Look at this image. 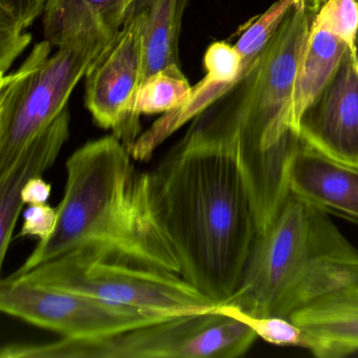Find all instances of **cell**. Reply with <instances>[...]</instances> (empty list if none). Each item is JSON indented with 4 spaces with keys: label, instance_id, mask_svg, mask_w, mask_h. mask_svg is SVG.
<instances>
[{
    "label": "cell",
    "instance_id": "6da1fadb",
    "mask_svg": "<svg viewBox=\"0 0 358 358\" xmlns=\"http://www.w3.org/2000/svg\"><path fill=\"white\" fill-rule=\"evenodd\" d=\"M148 173L181 275L217 305L227 303L259 234L234 138L207 108Z\"/></svg>",
    "mask_w": 358,
    "mask_h": 358
},
{
    "label": "cell",
    "instance_id": "7a4b0ae2",
    "mask_svg": "<svg viewBox=\"0 0 358 358\" xmlns=\"http://www.w3.org/2000/svg\"><path fill=\"white\" fill-rule=\"evenodd\" d=\"M134 161L114 135L73 152L55 230L10 276L85 245L110 247L142 265L181 274L179 257L152 207L150 173L138 171Z\"/></svg>",
    "mask_w": 358,
    "mask_h": 358
},
{
    "label": "cell",
    "instance_id": "3957f363",
    "mask_svg": "<svg viewBox=\"0 0 358 358\" xmlns=\"http://www.w3.org/2000/svg\"><path fill=\"white\" fill-rule=\"evenodd\" d=\"M315 13L299 0L244 75L209 106L238 150L259 234L289 196L287 171L303 145L292 117L297 70Z\"/></svg>",
    "mask_w": 358,
    "mask_h": 358
},
{
    "label": "cell",
    "instance_id": "277c9868",
    "mask_svg": "<svg viewBox=\"0 0 358 358\" xmlns=\"http://www.w3.org/2000/svg\"><path fill=\"white\" fill-rule=\"evenodd\" d=\"M358 285V250L328 213L289 194L257 234L240 286L227 305L289 318L334 291Z\"/></svg>",
    "mask_w": 358,
    "mask_h": 358
},
{
    "label": "cell",
    "instance_id": "5b68a950",
    "mask_svg": "<svg viewBox=\"0 0 358 358\" xmlns=\"http://www.w3.org/2000/svg\"><path fill=\"white\" fill-rule=\"evenodd\" d=\"M8 280L68 291L167 316L215 311L219 305L181 274L142 265L110 247L85 245Z\"/></svg>",
    "mask_w": 358,
    "mask_h": 358
},
{
    "label": "cell",
    "instance_id": "8992f818",
    "mask_svg": "<svg viewBox=\"0 0 358 358\" xmlns=\"http://www.w3.org/2000/svg\"><path fill=\"white\" fill-rule=\"evenodd\" d=\"M257 338L248 324L217 309L98 338L9 343L0 349V357L236 358L245 355Z\"/></svg>",
    "mask_w": 358,
    "mask_h": 358
},
{
    "label": "cell",
    "instance_id": "52a82bcc",
    "mask_svg": "<svg viewBox=\"0 0 358 358\" xmlns=\"http://www.w3.org/2000/svg\"><path fill=\"white\" fill-rule=\"evenodd\" d=\"M110 43H37L17 71L0 76V173L68 106L79 81Z\"/></svg>",
    "mask_w": 358,
    "mask_h": 358
},
{
    "label": "cell",
    "instance_id": "ba28073f",
    "mask_svg": "<svg viewBox=\"0 0 358 358\" xmlns=\"http://www.w3.org/2000/svg\"><path fill=\"white\" fill-rule=\"evenodd\" d=\"M0 310L68 339L110 336L171 318L160 312L6 278L0 284Z\"/></svg>",
    "mask_w": 358,
    "mask_h": 358
},
{
    "label": "cell",
    "instance_id": "9c48e42d",
    "mask_svg": "<svg viewBox=\"0 0 358 358\" xmlns=\"http://www.w3.org/2000/svg\"><path fill=\"white\" fill-rule=\"evenodd\" d=\"M145 8L129 14L85 75V106L98 127L112 129L127 150L141 135L135 106L144 78Z\"/></svg>",
    "mask_w": 358,
    "mask_h": 358
},
{
    "label": "cell",
    "instance_id": "30bf717a",
    "mask_svg": "<svg viewBox=\"0 0 358 358\" xmlns=\"http://www.w3.org/2000/svg\"><path fill=\"white\" fill-rule=\"evenodd\" d=\"M299 136L320 154L358 166V64L350 48L328 85L301 115Z\"/></svg>",
    "mask_w": 358,
    "mask_h": 358
},
{
    "label": "cell",
    "instance_id": "8fae6325",
    "mask_svg": "<svg viewBox=\"0 0 358 358\" xmlns=\"http://www.w3.org/2000/svg\"><path fill=\"white\" fill-rule=\"evenodd\" d=\"M287 184L290 194L358 224V166L333 160L303 142L289 163Z\"/></svg>",
    "mask_w": 358,
    "mask_h": 358
},
{
    "label": "cell",
    "instance_id": "7c38bea8",
    "mask_svg": "<svg viewBox=\"0 0 358 358\" xmlns=\"http://www.w3.org/2000/svg\"><path fill=\"white\" fill-rule=\"evenodd\" d=\"M68 108L37 135L9 167L0 173V264L5 263L18 217L24 206L22 192L30 180L53 166L70 136Z\"/></svg>",
    "mask_w": 358,
    "mask_h": 358
},
{
    "label": "cell",
    "instance_id": "4fadbf2b",
    "mask_svg": "<svg viewBox=\"0 0 358 358\" xmlns=\"http://www.w3.org/2000/svg\"><path fill=\"white\" fill-rule=\"evenodd\" d=\"M305 333V348L318 358L358 352V285L334 291L289 316Z\"/></svg>",
    "mask_w": 358,
    "mask_h": 358
},
{
    "label": "cell",
    "instance_id": "5bb4252c",
    "mask_svg": "<svg viewBox=\"0 0 358 358\" xmlns=\"http://www.w3.org/2000/svg\"><path fill=\"white\" fill-rule=\"evenodd\" d=\"M131 13L129 0H49L45 38L58 48L110 43Z\"/></svg>",
    "mask_w": 358,
    "mask_h": 358
},
{
    "label": "cell",
    "instance_id": "9a60e30c",
    "mask_svg": "<svg viewBox=\"0 0 358 358\" xmlns=\"http://www.w3.org/2000/svg\"><path fill=\"white\" fill-rule=\"evenodd\" d=\"M348 48L339 37L311 24L293 91L292 117L299 133L301 115L328 85Z\"/></svg>",
    "mask_w": 358,
    "mask_h": 358
},
{
    "label": "cell",
    "instance_id": "2e32d148",
    "mask_svg": "<svg viewBox=\"0 0 358 358\" xmlns=\"http://www.w3.org/2000/svg\"><path fill=\"white\" fill-rule=\"evenodd\" d=\"M188 0H143L145 8L144 26V78L179 64V39L182 18Z\"/></svg>",
    "mask_w": 358,
    "mask_h": 358
},
{
    "label": "cell",
    "instance_id": "e0dca14e",
    "mask_svg": "<svg viewBox=\"0 0 358 358\" xmlns=\"http://www.w3.org/2000/svg\"><path fill=\"white\" fill-rule=\"evenodd\" d=\"M49 0H0V76L28 47L26 30L45 11Z\"/></svg>",
    "mask_w": 358,
    "mask_h": 358
},
{
    "label": "cell",
    "instance_id": "ac0fdd59",
    "mask_svg": "<svg viewBox=\"0 0 358 358\" xmlns=\"http://www.w3.org/2000/svg\"><path fill=\"white\" fill-rule=\"evenodd\" d=\"M192 92L194 87L182 72L181 66H167L142 83L136 99V114L140 117L180 110L192 99Z\"/></svg>",
    "mask_w": 358,
    "mask_h": 358
},
{
    "label": "cell",
    "instance_id": "d6986e66",
    "mask_svg": "<svg viewBox=\"0 0 358 358\" xmlns=\"http://www.w3.org/2000/svg\"><path fill=\"white\" fill-rule=\"evenodd\" d=\"M297 1L278 0L244 29L234 45L242 56L243 64H250L262 53Z\"/></svg>",
    "mask_w": 358,
    "mask_h": 358
},
{
    "label": "cell",
    "instance_id": "ffe728a7",
    "mask_svg": "<svg viewBox=\"0 0 358 358\" xmlns=\"http://www.w3.org/2000/svg\"><path fill=\"white\" fill-rule=\"evenodd\" d=\"M217 310L242 320L257 333V337L271 345L305 348V333L303 329L289 318L282 316L252 315L227 303L220 305Z\"/></svg>",
    "mask_w": 358,
    "mask_h": 358
},
{
    "label": "cell",
    "instance_id": "44dd1931",
    "mask_svg": "<svg viewBox=\"0 0 358 358\" xmlns=\"http://www.w3.org/2000/svg\"><path fill=\"white\" fill-rule=\"evenodd\" d=\"M311 24L339 37L355 54L358 0H327L316 12Z\"/></svg>",
    "mask_w": 358,
    "mask_h": 358
},
{
    "label": "cell",
    "instance_id": "7402d4cb",
    "mask_svg": "<svg viewBox=\"0 0 358 358\" xmlns=\"http://www.w3.org/2000/svg\"><path fill=\"white\" fill-rule=\"evenodd\" d=\"M206 76L224 85H236L244 75L242 56L234 45L217 41L209 45L204 55Z\"/></svg>",
    "mask_w": 358,
    "mask_h": 358
},
{
    "label": "cell",
    "instance_id": "603a6c76",
    "mask_svg": "<svg viewBox=\"0 0 358 358\" xmlns=\"http://www.w3.org/2000/svg\"><path fill=\"white\" fill-rule=\"evenodd\" d=\"M58 209L51 205H29L24 213V222L18 238L36 236L39 242H45L53 234L57 225Z\"/></svg>",
    "mask_w": 358,
    "mask_h": 358
},
{
    "label": "cell",
    "instance_id": "cb8c5ba5",
    "mask_svg": "<svg viewBox=\"0 0 358 358\" xmlns=\"http://www.w3.org/2000/svg\"><path fill=\"white\" fill-rule=\"evenodd\" d=\"M52 194V185L43 180V177L30 180L22 192L24 205L43 204L47 203Z\"/></svg>",
    "mask_w": 358,
    "mask_h": 358
},
{
    "label": "cell",
    "instance_id": "d4e9b609",
    "mask_svg": "<svg viewBox=\"0 0 358 358\" xmlns=\"http://www.w3.org/2000/svg\"><path fill=\"white\" fill-rule=\"evenodd\" d=\"M326 1L327 0H306V3H307L309 9L315 14Z\"/></svg>",
    "mask_w": 358,
    "mask_h": 358
},
{
    "label": "cell",
    "instance_id": "484cf974",
    "mask_svg": "<svg viewBox=\"0 0 358 358\" xmlns=\"http://www.w3.org/2000/svg\"><path fill=\"white\" fill-rule=\"evenodd\" d=\"M143 0H129V8H131V12L135 11V9H137L139 7L140 3H142Z\"/></svg>",
    "mask_w": 358,
    "mask_h": 358
},
{
    "label": "cell",
    "instance_id": "4316f807",
    "mask_svg": "<svg viewBox=\"0 0 358 358\" xmlns=\"http://www.w3.org/2000/svg\"><path fill=\"white\" fill-rule=\"evenodd\" d=\"M355 58H356V62H357V64H358V31H357V34H356V39H355Z\"/></svg>",
    "mask_w": 358,
    "mask_h": 358
}]
</instances>
